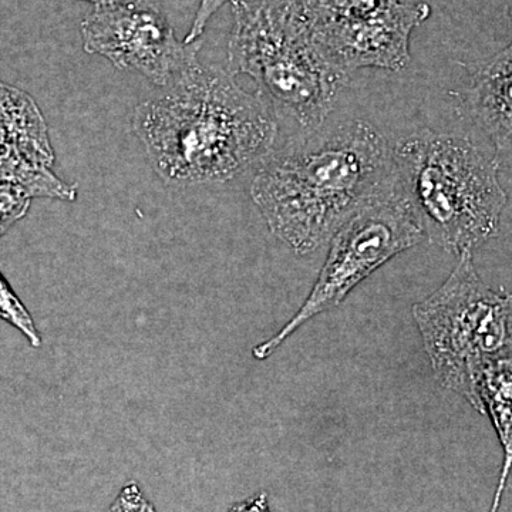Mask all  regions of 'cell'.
Returning a JSON list of instances; mask_svg holds the SVG:
<instances>
[{
	"label": "cell",
	"instance_id": "1",
	"mask_svg": "<svg viewBox=\"0 0 512 512\" xmlns=\"http://www.w3.org/2000/svg\"><path fill=\"white\" fill-rule=\"evenodd\" d=\"M167 87L141 103L133 120L165 183H227L271 156L278 136L275 116L229 72L204 66L195 56Z\"/></svg>",
	"mask_w": 512,
	"mask_h": 512
},
{
	"label": "cell",
	"instance_id": "2",
	"mask_svg": "<svg viewBox=\"0 0 512 512\" xmlns=\"http://www.w3.org/2000/svg\"><path fill=\"white\" fill-rule=\"evenodd\" d=\"M393 147L365 121L315 131L262 161L251 197L269 231L295 254L322 248L357 211L396 191Z\"/></svg>",
	"mask_w": 512,
	"mask_h": 512
},
{
	"label": "cell",
	"instance_id": "3",
	"mask_svg": "<svg viewBox=\"0 0 512 512\" xmlns=\"http://www.w3.org/2000/svg\"><path fill=\"white\" fill-rule=\"evenodd\" d=\"M228 72L254 79L274 116L315 133L328 119L349 73L330 64L312 37L303 0H231Z\"/></svg>",
	"mask_w": 512,
	"mask_h": 512
},
{
	"label": "cell",
	"instance_id": "4",
	"mask_svg": "<svg viewBox=\"0 0 512 512\" xmlns=\"http://www.w3.org/2000/svg\"><path fill=\"white\" fill-rule=\"evenodd\" d=\"M397 184L431 244L451 254L497 237L507 194L500 164L470 140L421 131L393 147Z\"/></svg>",
	"mask_w": 512,
	"mask_h": 512
},
{
	"label": "cell",
	"instance_id": "5",
	"mask_svg": "<svg viewBox=\"0 0 512 512\" xmlns=\"http://www.w3.org/2000/svg\"><path fill=\"white\" fill-rule=\"evenodd\" d=\"M412 313L437 382L478 412L481 372L512 355V293L485 284L473 254L464 252L444 284Z\"/></svg>",
	"mask_w": 512,
	"mask_h": 512
},
{
	"label": "cell",
	"instance_id": "6",
	"mask_svg": "<svg viewBox=\"0 0 512 512\" xmlns=\"http://www.w3.org/2000/svg\"><path fill=\"white\" fill-rule=\"evenodd\" d=\"M423 238V228L400 188L357 211L330 239L325 264L301 309L275 336L255 346L252 355L268 359L306 322L338 308L380 266Z\"/></svg>",
	"mask_w": 512,
	"mask_h": 512
},
{
	"label": "cell",
	"instance_id": "7",
	"mask_svg": "<svg viewBox=\"0 0 512 512\" xmlns=\"http://www.w3.org/2000/svg\"><path fill=\"white\" fill-rule=\"evenodd\" d=\"M83 47L103 56L119 70L146 76L167 87L197 56L200 45H185L175 36L163 0H130L97 6L82 22Z\"/></svg>",
	"mask_w": 512,
	"mask_h": 512
},
{
	"label": "cell",
	"instance_id": "8",
	"mask_svg": "<svg viewBox=\"0 0 512 512\" xmlns=\"http://www.w3.org/2000/svg\"><path fill=\"white\" fill-rule=\"evenodd\" d=\"M430 13L427 3L399 2L357 18L308 20L319 52L343 72L363 67L400 72L410 63L413 30L426 22Z\"/></svg>",
	"mask_w": 512,
	"mask_h": 512
},
{
	"label": "cell",
	"instance_id": "9",
	"mask_svg": "<svg viewBox=\"0 0 512 512\" xmlns=\"http://www.w3.org/2000/svg\"><path fill=\"white\" fill-rule=\"evenodd\" d=\"M466 106L493 141L495 160L512 170V42L478 70Z\"/></svg>",
	"mask_w": 512,
	"mask_h": 512
},
{
	"label": "cell",
	"instance_id": "10",
	"mask_svg": "<svg viewBox=\"0 0 512 512\" xmlns=\"http://www.w3.org/2000/svg\"><path fill=\"white\" fill-rule=\"evenodd\" d=\"M0 151H15L52 167L55 151L36 101L23 90L0 82Z\"/></svg>",
	"mask_w": 512,
	"mask_h": 512
},
{
	"label": "cell",
	"instance_id": "11",
	"mask_svg": "<svg viewBox=\"0 0 512 512\" xmlns=\"http://www.w3.org/2000/svg\"><path fill=\"white\" fill-rule=\"evenodd\" d=\"M478 413L490 417L501 447L503 467L490 511H500L512 473V355L488 363L477 384Z\"/></svg>",
	"mask_w": 512,
	"mask_h": 512
},
{
	"label": "cell",
	"instance_id": "12",
	"mask_svg": "<svg viewBox=\"0 0 512 512\" xmlns=\"http://www.w3.org/2000/svg\"><path fill=\"white\" fill-rule=\"evenodd\" d=\"M0 185H13L28 192L30 197L74 201L77 187L64 183L52 167L36 163L15 151H0Z\"/></svg>",
	"mask_w": 512,
	"mask_h": 512
},
{
	"label": "cell",
	"instance_id": "13",
	"mask_svg": "<svg viewBox=\"0 0 512 512\" xmlns=\"http://www.w3.org/2000/svg\"><path fill=\"white\" fill-rule=\"evenodd\" d=\"M400 0H303L309 19L357 18L396 5Z\"/></svg>",
	"mask_w": 512,
	"mask_h": 512
},
{
	"label": "cell",
	"instance_id": "14",
	"mask_svg": "<svg viewBox=\"0 0 512 512\" xmlns=\"http://www.w3.org/2000/svg\"><path fill=\"white\" fill-rule=\"evenodd\" d=\"M0 319L6 320L20 330L33 348H39L42 345V338L37 332L32 316L2 275H0Z\"/></svg>",
	"mask_w": 512,
	"mask_h": 512
},
{
	"label": "cell",
	"instance_id": "15",
	"mask_svg": "<svg viewBox=\"0 0 512 512\" xmlns=\"http://www.w3.org/2000/svg\"><path fill=\"white\" fill-rule=\"evenodd\" d=\"M32 197L13 185H0V238L28 214Z\"/></svg>",
	"mask_w": 512,
	"mask_h": 512
},
{
	"label": "cell",
	"instance_id": "16",
	"mask_svg": "<svg viewBox=\"0 0 512 512\" xmlns=\"http://www.w3.org/2000/svg\"><path fill=\"white\" fill-rule=\"evenodd\" d=\"M107 512H157L136 483L127 484Z\"/></svg>",
	"mask_w": 512,
	"mask_h": 512
},
{
	"label": "cell",
	"instance_id": "17",
	"mask_svg": "<svg viewBox=\"0 0 512 512\" xmlns=\"http://www.w3.org/2000/svg\"><path fill=\"white\" fill-rule=\"evenodd\" d=\"M231 2V0H201L200 6H198L197 15H195L194 22H192L191 29L188 30L187 36H185V45H192L197 43L198 37L204 33L207 28L208 22L215 13L218 12L225 5V3Z\"/></svg>",
	"mask_w": 512,
	"mask_h": 512
},
{
	"label": "cell",
	"instance_id": "18",
	"mask_svg": "<svg viewBox=\"0 0 512 512\" xmlns=\"http://www.w3.org/2000/svg\"><path fill=\"white\" fill-rule=\"evenodd\" d=\"M229 512H271V510H269L268 497L265 493H261L247 501L235 504Z\"/></svg>",
	"mask_w": 512,
	"mask_h": 512
},
{
	"label": "cell",
	"instance_id": "19",
	"mask_svg": "<svg viewBox=\"0 0 512 512\" xmlns=\"http://www.w3.org/2000/svg\"><path fill=\"white\" fill-rule=\"evenodd\" d=\"M84 2L93 3L94 8H97V6L119 5V3L130 2V0H84Z\"/></svg>",
	"mask_w": 512,
	"mask_h": 512
}]
</instances>
